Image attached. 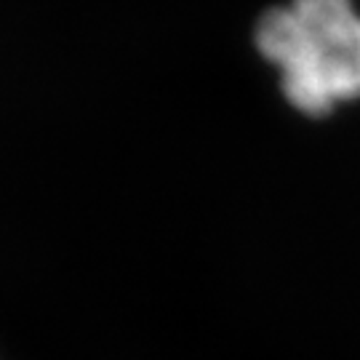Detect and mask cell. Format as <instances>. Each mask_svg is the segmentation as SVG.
<instances>
[{"mask_svg":"<svg viewBox=\"0 0 360 360\" xmlns=\"http://www.w3.org/2000/svg\"><path fill=\"white\" fill-rule=\"evenodd\" d=\"M259 53L281 70V89L299 112L328 115L360 99V13L352 0H291L257 25Z\"/></svg>","mask_w":360,"mask_h":360,"instance_id":"1","label":"cell"}]
</instances>
